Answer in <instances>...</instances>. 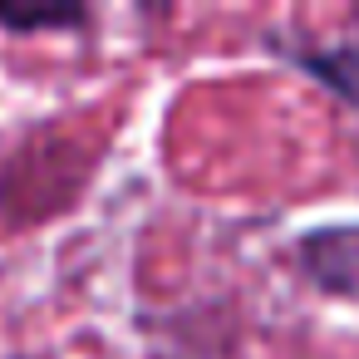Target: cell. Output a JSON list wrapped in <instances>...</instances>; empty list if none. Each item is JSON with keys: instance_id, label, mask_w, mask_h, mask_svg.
I'll return each instance as SVG.
<instances>
[{"instance_id": "obj_1", "label": "cell", "mask_w": 359, "mask_h": 359, "mask_svg": "<svg viewBox=\"0 0 359 359\" xmlns=\"http://www.w3.org/2000/svg\"><path fill=\"white\" fill-rule=\"evenodd\" d=\"M295 261L320 295H359V222L305 231L295 241Z\"/></svg>"}, {"instance_id": "obj_3", "label": "cell", "mask_w": 359, "mask_h": 359, "mask_svg": "<svg viewBox=\"0 0 359 359\" xmlns=\"http://www.w3.org/2000/svg\"><path fill=\"white\" fill-rule=\"evenodd\" d=\"M89 15L74 6V11H6V6H0V25H6V30H55V25H84Z\"/></svg>"}, {"instance_id": "obj_2", "label": "cell", "mask_w": 359, "mask_h": 359, "mask_svg": "<svg viewBox=\"0 0 359 359\" xmlns=\"http://www.w3.org/2000/svg\"><path fill=\"white\" fill-rule=\"evenodd\" d=\"M310 79H320L330 94H339L344 104L359 109V40L344 45H320V50H285Z\"/></svg>"}]
</instances>
